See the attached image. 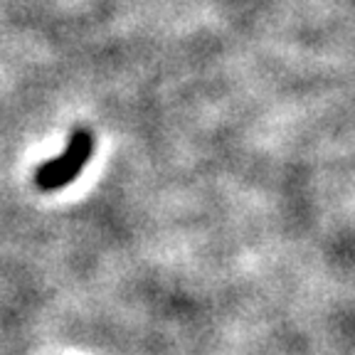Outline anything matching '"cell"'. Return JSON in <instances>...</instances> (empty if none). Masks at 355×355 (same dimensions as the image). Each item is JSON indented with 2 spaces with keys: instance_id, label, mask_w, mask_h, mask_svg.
I'll return each instance as SVG.
<instances>
[{
  "instance_id": "obj_1",
  "label": "cell",
  "mask_w": 355,
  "mask_h": 355,
  "mask_svg": "<svg viewBox=\"0 0 355 355\" xmlns=\"http://www.w3.org/2000/svg\"><path fill=\"white\" fill-rule=\"evenodd\" d=\"M92 150H94V136H92V131L77 128L69 136L67 148L35 171V185L42 193H55V190L67 188L84 171V166L92 158Z\"/></svg>"
}]
</instances>
